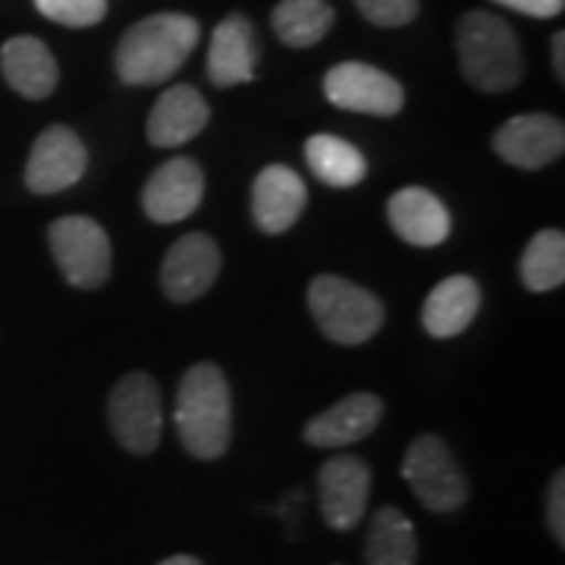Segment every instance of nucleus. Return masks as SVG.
Returning a JSON list of instances; mask_svg holds the SVG:
<instances>
[{
  "label": "nucleus",
  "instance_id": "1",
  "mask_svg": "<svg viewBox=\"0 0 565 565\" xmlns=\"http://www.w3.org/2000/svg\"><path fill=\"white\" fill-rule=\"evenodd\" d=\"M202 39V25L189 13H154L126 29L117 44V76L126 85H163Z\"/></svg>",
  "mask_w": 565,
  "mask_h": 565
},
{
  "label": "nucleus",
  "instance_id": "2",
  "mask_svg": "<svg viewBox=\"0 0 565 565\" xmlns=\"http://www.w3.org/2000/svg\"><path fill=\"white\" fill-rule=\"evenodd\" d=\"M177 437L195 459H221L233 437V399L223 371L214 362H199L185 371L173 405Z\"/></svg>",
  "mask_w": 565,
  "mask_h": 565
},
{
  "label": "nucleus",
  "instance_id": "3",
  "mask_svg": "<svg viewBox=\"0 0 565 565\" xmlns=\"http://www.w3.org/2000/svg\"><path fill=\"white\" fill-rule=\"evenodd\" d=\"M459 66L471 88L500 95L522 82V44L512 25L487 10H468L456 25Z\"/></svg>",
  "mask_w": 565,
  "mask_h": 565
},
{
  "label": "nucleus",
  "instance_id": "4",
  "mask_svg": "<svg viewBox=\"0 0 565 565\" xmlns=\"http://www.w3.org/2000/svg\"><path fill=\"white\" fill-rule=\"evenodd\" d=\"M308 308L327 340L340 345H362L384 327V302L359 282L321 274L308 286Z\"/></svg>",
  "mask_w": 565,
  "mask_h": 565
},
{
  "label": "nucleus",
  "instance_id": "5",
  "mask_svg": "<svg viewBox=\"0 0 565 565\" xmlns=\"http://www.w3.org/2000/svg\"><path fill=\"white\" fill-rule=\"evenodd\" d=\"M403 478L430 512H456L468 500V478L437 434H422L405 449Z\"/></svg>",
  "mask_w": 565,
  "mask_h": 565
},
{
  "label": "nucleus",
  "instance_id": "6",
  "mask_svg": "<svg viewBox=\"0 0 565 565\" xmlns=\"http://www.w3.org/2000/svg\"><path fill=\"white\" fill-rule=\"evenodd\" d=\"M51 255L61 267L63 280L76 289H98L110 277V239L104 226L92 217H61L47 230Z\"/></svg>",
  "mask_w": 565,
  "mask_h": 565
},
{
  "label": "nucleus",
  "instance_id": "7",
  "mask_svg": "<svg viewBox=\"0 0 565 565\" xmlns=\"http://www.w3.org/2000/svg\"><path fill=\"white\" fill-rule=\"evenodd\" d=\"M107 418H110V430L117 444L126 452H136V456L154 452L161 446L163 430L161 390L154 384V377L136 371L117 381L107 403Z\"/></svg>",
  "mask_w": 565,
  "mask_h": 565
},
{
  "label": "nucleus",
  "instance_id": "8",
  "mask_svg": "<svg viewBox=\"0 0 565 565\" xmlns=\"http://www.w3.org/2000/svg\"><path fill=\"white\" fill-rule=\"evenodd\" d=\"M323 98L352 114L393 117L405 107L403 82L362 61H343L323 76Z\"/></svg>",
  "mask_w": 565,
  "mask_h": 565
},
{
  "label": "nucleus",
  "instance_id": "9",
  "mask_svg": "<svg viewBox=\"0 0 565 565\" xmlns=\"http://www.w3.org/2000/svg\"><path fill=\"white\" fill-rule=\"evenodd\" d=\"M88 151L70 126H47L25 161V189L35 195H54L73 189L85 177Z\"/></svg>",
  "mask_w": 565,
  "mask_h": 565
},
{
  "label": "nucleus",
  "instance_id": "10",
  "mask_svg": "<svg viewBox=\"0 0 565 565\" xmlns=\"http://www.w3.org/2000/svg\"><path fill=\"white\" fill-rule=\"evenodd\" d=\"M321 515L333 531H352L367 512L371 468L359 456H333L318 471Z\"/></svg>",
  "mask_w": 565,
  "mask_h": 565
},
{
  "label": "nucleus",
  "instance_id": "11",
  "mask_svg": "<svg viewBox=\"0 0 565 565\" xmlns=\"http://www.w3.org/2000/svg\"><path fill=\"white\" fill-rule=\"evenodd\" d=\"M493 151L519 170H541L565 151V126L553 114H519L493 132Z\"/></svg>",
  "mask_w": 565,
  "mask_h": 565
},
{
  "label": "nucleus",
  "instance_id": "12",
  "mask_svg": "<svg viewBox=\"0 0 565 565\" xmlns=\"http://www.w3.org/2000/svg\"><path fill=\"white\" fill-rule=\"evenodd\" d=\"M204 199V173L192 158H173L161 163L151 180L145 182L141 207L148 221L180 223L192 217Z\"/></svg>",
  "mask_w": 565,
  "mask_h": 565
},
{
  "label": "nucleus",
  "instance_id": "13",
  "mask_svg": "<svg viewBox=\"0 0 565 565\" xmlns=\"http://www.w3.org/2000/svg\"><path fill=\"white\" fill-rule=\"evenodd\" d=\"M221 274V248L207 233H189L170 245L161 267V282L167 299L195 302L214 286Z\"/></svg>",
  "mask_w": 565,
  "mask_h": 565
},
{
  "label": "nucleus",
  "instance_id": "14",
  "mask_svg": "<svg viewBox=\"0 0 565 565\" xmlns=\"http://www.w3.org/2000/svg\"><path fill=\"white\" fill-rule=\"evenodd\" d=\"M308 204V189L286 163H267L252 182V217L267 236L292 230Z\"/></svg>",
  "mask_w": 565,
  "mask_h": 565
},
{
  "label": "nucleus",
  "instance_id": "15",
  "mask_svg": "<svg viewBox=\"0 0 565 565\" xmlns=\"http://www.w3.org/2000/svg\"><path fill=\"white\" fill-rule=\"evenodd\" d=\"M381 418H384L381 396L359 390L337 405H330L321 415H315L305 424L302 437L305 444L315 446V449H343V446L359 444L367 434H374Z\"/></svg>",
  "mask_w": 565,
  "mask_h": 565
},
{
  "label": "nucleus",
  "instance_id": "16",
  "mask_svg": "<svg viewBox=\"0 0 565 565\" xmlns=\"http://www.w3.org/2000/svg\"><path fill=\"white\" fill-rule=\"evenodd\" d=\"M258 35L255 25L243 13H230L214 29L207 44V79L217 88L245 85L258 76Z\"/></svg>",
  "mask_w": 565,
  "mask_h": 565
},
{
  "label": "nucleus",
  "instance_id": "17",
  "mask_svg": "<svg viewBox=\"0 0 565 565\" xmlns=\"http://www.w3.org/2000/svg\"><path fill=\"white\" fill-rule=\"evenodd\" d=\"M386 217L403 243L418 245V248H434V245L446 243V236L452 230L446 204L422 185L399 189L386 204Z\"/></svg>",
  "mask_w": 565,
  "mask_h": 565
},
{
  "label": "nucleus",
  "instance_id": "18",
  "mask_svg": "<svg viewBox=\"0 0 565 565\" xmlns=\"http://www.w3.org/2000/svg\"><path fill=\"white\" fill-rule=\"evenodd\" d=\"M211 120V107L202 98V92L195 85H173L167 88L158 104L148 114V141L154 148H180L185 141H192Z\"/></svg>",
  "mask_w": 565,
  "mask_h": 565
},
{
  "label": "nucleus",
  "instance_id": "19",
  "mask_svg": "<svg viewBox=\"0 0 565 565\" xmlns=\"http://www.w3.org/2000/svg\"><path fill=\"white\" fill-rule=\"evenodd\" d=\"M0 73L7 85L29 102H41L54 95L57 79H61L54 54L35 35H17L0 47Z\"/></svg>",
  "mask_w": 565,
  "mask_h": 565
},
{
  "label": "nucleus",
  "instance_id": "20",
  "mask_svg": "<svg viewBox=\"0 0 565 565\" xmlns=\"http://www.w3.org/2000/svg\"><path fill=\"white\" fill-rule=\"evenodd\" d=\"M478 308H481V286L465 274H456L427 292L422 305V327L434 340H452L471 327V321L478 318Z\"/></svg>",
  "mask_w": 565,
  "mask_h": 565
},
{
  "label": "nucleus",
  "instance_id": "21",
  "mask_svg": "<svg viewBox=\"0 0 565 565\" xmlns=\"http://www.w3.org/2000/svg\"><path fill=\"white\" fill-rule=\"evenodd\" d=\"M367 565H415L418 563V534L412 519L396 505H384L371 515L367 541H364Z\"/></svg>",
  "mask_w": 565,
  "mask_h": 565
},
{
  "label": "nucleus",
  "instance_id": "22",
  "mask_svg": "<svg viewBox=\"0 0 565 565\" xmlns=\"http://www.w3.org/2000/svg\"><path fill=\"white\" fill-rule=\"evenodd\" d=\"M305 163L308 170L330 189H352L367 177V161L352 141L318 132L305 141Z\"/></svg>",
  "mask_w": 565,
  "mask_h": 565
},
{
  "label": "nucleus",
  "instance_id": "23",
  "mask_svg": "<svg viewBox=\"0 0 565 565\" xmlns=\"http://www.w3.org/2000/svg\"><path fill=\"white\" fill-rule=\"evenodd\" d=\"M333 7L327 0H280L270 25L286 47H315L333 29Z\"/></svg>",
  "mask_w": 565,
  "mask_h": 565
},
{
  "label": "nucleus",
  "instance_id": "24",
  "mask_svg": "<svg viewBox=\"0 0 565 565\" xmlns=\"http://www.w3.org/2000/svg\"><path fill=\"white\" fill-rule=\"evenodd\" d=\"M519 274L531 292H550L565 282V236L563 230H541L522 252Z\"/></svg>",
  "mask_w": 565,
  "mask_h": 565
},
{
  "label": "nucleus",
  "instance_id": "25",
  "mask_svg": "<svg viewBox=\"0 0 565 565\" xmlns=\"http://www.w3.org/2000/svg\"><path fill=\"white\" fill-rule=\"evenodd\" d=\"M44 20L66 29H88L107 17V0H35Z\"/></svg>",
  "mask_w": 565,
  "mask_h": 565
},
{
  "label": "nucleus",
  "instance_id": "26",
  "mask_svg": "<svg viewBox=\"0 0 565 565\" xmlns=\"http://www.w3.org/2000/svg\"><path fill=\"white\" fill-rule=\"evenodd\" d=\"M355 7L364 20L381 29H403L422 13V0H355Z\"/></svg>",
  "mask_w": 565,
  "mask_h": 565
},
{
  "label": "nucleus",
  "instance_id": "27",
  "mask_svg": "<svg viewBox=\"0 0 565 565\" xmlns=\"http://www.w3.org/2000/svg\"><path fill=\"white\" fill-rule=\"evenodd\" d=\"M546 527L556 537V544H565V471H556L550 490H546Z\"/></svg>",
  "mask_w": 565,
  "mask_h": 565
},
{
  "label": "nucleus",
  "instance_id": "28",
  "mask_svg": "<svg viewBox=\"0 0 565 565\" xmlns=\"http://www.w3.org/2000/svg\"><path fill=\"white\" fill-rule=\"evenodd\" d=\"M500 7H509L515 13H525V17H534V20H553L559 17L565 7V0H493Z\"/></svg>",
  "mask_w": 565,
  "mask_h": 565
},
{
  "label": "nucleus",
  "instance_id": "29",
  "mask_svg": "<svg viewBox=\"0 0 565 565\" xmlns=\"http://www.w3.org/2000/svg\"><path fill=\"white\" fill-rule=\"evenodd\" d=\"M550 54H553V73H556V79L565 82V32L553 35Z\"/></svg>",
  "mask_w": 565,
  "mask_h": 565
},
{
  "label": "nucleus",
  "instance_id": "30",
  "mask_svg": "<svg viewBox=\"0 0 565 565\" xmlns=\"http://www.w3.org/2000/svg\"><path fill=\"white\" fill-rule=\"evenodd\" d=\"M158 565H202V559L180 553V556H170V559H163V563H158Z\"/></svg>",
  "mask_w": 565,
  "mask_h": 565
}]
</instances>
